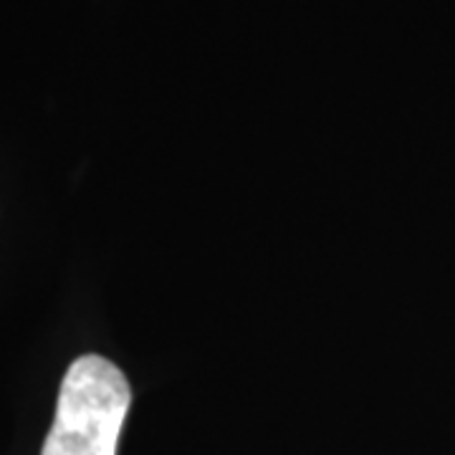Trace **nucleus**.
Wrapping results in <instances>:
<instances>
[{
    "mask_svg": "<svg viewBox=\"0 0 455 455\" xmlns=\"http://www.w3.org/2000/svg\"><path fill=\"white\" fill-rule=\"evenodd\" d=\"M132 392L124 372L99 355H84L66 372L56 418L41 455H116Z\"/></svg>",
    "mask_w": 455,
    "mask_h": 455,
    "instance_id": "nucleus-1",
    "label": "nucleus"
}]
</instances>
